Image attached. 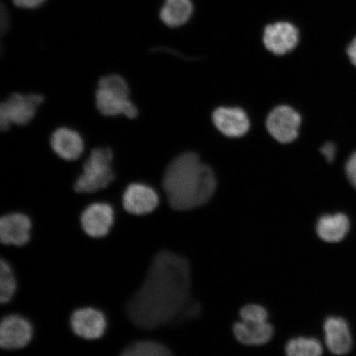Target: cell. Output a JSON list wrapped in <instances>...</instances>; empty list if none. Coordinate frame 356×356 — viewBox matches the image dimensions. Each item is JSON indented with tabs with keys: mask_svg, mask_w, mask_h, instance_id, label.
I'll return each instance as SVG.
<instances>
[{
	"mask_svg": "<svg viewBox=\"0 0 356 356\" xmlns=\"http://www.w3.org/2000/svg\"><path fill=\"white\" fill-rule=\"evenodd\" d=\"M191 287L188 261L172 252H160L141 288L128 302V317L145 330L163 327L185 316L191 302Z\"/></svg>",
	"mask_w": 356,
	"mask_h": 356,
	"instance_id": "6da1fadb",
	"label": "cell"
},
{
	"mask_svg": "<svg viewBox=\"0 0 356 356\" xmlns=\"http://www.w3.org/2000/svg\"><path fill=\"white\" fill-rule=\"evenodd\" d=\"M163 188L168 204L176 211H189L203 206L216 189L211 168L193 152L184 153L172 160L164 172Z\"/></svg>",
	"mask_w": 356,
	"mask_h": 356,
	"instance_id": "7a4b0ae2",
	"label": "cell"
},
{
	"mask_svg": "<svg viewBox=\"0 0 356 356\" xmlns=\"http://www.w3.org/2000/svg\"><path fill=\"white\" fill-rule=\"evenodd\" d=\"M113 160V153L111 149H92L83 164L81 175L74 182V191L77 193L88 194L108 188L115 179L111 168Z\"/></svg>",
	"mask_w": 356,
	"mask_h": 356,
	"instance_id": "3957f363",
	"label": "cell"
},
{
	"mask_svg": "<svg viewBox=\"0 0 356 356\" xmlns=\"http://www.w3.org/2000/svg\"><path fill=\"white\" fill-rule=\"evenodd\" d=\"M44 97L38 93H13L0 104V129L10 130L13 124L26 126L34 118Z\"/></svg>",
	"mask_w": 356,
	"mask_h": 356,
	"instance_id": "277c9868",
	"label": "cell"
},
{
	"mask_svg": "<svg viewBox=\"0 0 356 356\" xmlns=\"http://www.w3.org/2000/svg\"><path fill=\"white\" fill-rule=\"evenodd\" d=\"M300 40L299 29L288 21H277L267 24L262 33L264 47L275 56H284L295 50Z\"/></svg>",
	"mask_w": 356,
	"mask_h": 356,
	"instance_id": "5b68a950",
	"label": "cell"
},
{
	"mask_svg": "<svg viewBox=\"0 0 356 356\" xmlns=\"http://www.w3.org/2000/svg\"><path fill=\"white\" fill-rule=\"evenodd\" d=\"M300 124L299 113L287 106H277L266 120V128L270 135L283 144L291 143L296 139Z\"/></svg>",
	"mask_w": 356,
	"mask_h": 356,
	"instance_id": "8992f818",
	"label": "cell"
},
{
	"mask_svg": "<svg viewBox=\"0 0 356 356\" xmlns=\"http://www.w3.org/2000/svg\"><path fill=\"white\" fill-rule=\"evenodd\" d=\"M32 325L19 315L6 316L0 325V345L6 350L24 348L33 337Z\"/></svg>",
	"mask_w": 356,
	"mask_h": 356,
	"instance_id": "52a82bcc",
	"label": "cell"
},
{
	"mask_svg": "<svg viewBox=\"0 0 356 356\" xmlns=\"http://www.w3.org/2000/svg\"><path fill=\"white\" fill-rule=\"evenodd\" d=\"M80 222L84 232L90 237H105L113 225V209L106 203L91 204L82 213Z\"/></svg>",
	"mask_w": 356,
	"mask_h": 356,
	"instance_id": "ba28073f",
	"label": "cell"
},
{
	"mask_svg": "<svg viewBox=\"0 0 356 356\" xmlns=\"http://www.w3.org/2000/svg\"><path fill=\"white\" fill-rule=\"evenodd\" d=\"M159 202L157 193L150 186L141 184L129 185L122 195L124 210L135 216H145L153 212Z\"/></svg>",
	"mask_w": 356,
	"mask_h": 356,
	"instance_id": "9c48e42d",
	"label": "cell"
},
{
	"mask_svg": "<svg viewBox=\"0 0 356 356\" xmlns=\"http://www.w3.org/2000/svg\"><path fill=\"white\" fill-rule=\"evenodd\" d=\"M325 342L333 355H348L353 347V337L348 323L341 317H329L324 323Z\"/></svg>",
	"mask_w": 356,
	"mask_h": 356,
	"instance_id": "30bf717a",
	"label": "cell"
},
{
	"mask_svg": "<svg viewBox=\"0 0 356 356\" xmlns=\"http://www.w3.org/2000/svg\"><path fill=\"white\" fill-rule=\"evenodd\" d=\"M71 327L76 335L87 340L99 339L106 328L104 314L92 308L75 311L70 318Z\"/></svg>",
	"mask_w": 356,
	"mask_h": 356,
	"instance_id": "8fae6325",
	"label": "cell"
},
{
	"mask_svg": "<svg viewBox=\"0 0 356 356\" xmlns=\"http://www.w3.org/2000/svg\"><path fill=\"white\" fill-rule=\"evenodd\" d=\"M32 222L24 213H12L0 220V239L6 245L22 246L29 241Z\"/></svg>",
	"mask_w": 356,
	"mask_h": 356,
	"instance_id": "7c38bea8",
	"label": "cell"
},
{
	"mask_svg": "<svg viewBox=\"0 0 356 356\" xmlns=\"http://www.w3.org/2000/svg\"><path fill=\"white\" fill-rule=\"evenodd\" d=\"M97 110L105 117H115L122 115L129 119L136 118L139 113L136 106L130 97H124L117 93L97 88L95 93Z\"/></svg>",
	"mask_w": 356,
	"mask_h": 356,
	"instance_id": "4fadbf2b",
	"label": "cell"
},
{
	"mask_svg": "<svg viewBox=\"0 0 356 356\" xmlns=\"http://www.w3.org/2000/svg\"><path fill=\"white\" fill-rule=\"evenodd\" d=\"M213 122L222 135L230 138L244 136L250 127L248 115L240 108H218L213 114Z\"/></svg>",
	"mask_w": 356,
	"mask_h": 356,
	"instance_id": "5bb4252c",
	"label": "cell"
},
{
	"mask_svg": "<svg viewBox=\"0 0 356 356\" xmlns=\"http://www.w3.org/2000/svg\"><path fill=\"white\" fill-rule=\"evenodd\" d=\"M51 147L55 154L66 161H74L82 155L84 144L79 134L69 128L61 127L53 132Z\"/></svg>",
	"mask_w": 356,
	"mask_h": 356,
	"instance_id": "9a60e30c",
	"label": "cell"
},
{
	"mask_svg": "<svg viewBox=\"0 0 356 356\" xmlns=\"http://www.w3.org/2000/svg\"><path fill=\"white\" fill-rule=\"evenodd\" d=\"M193 13V0H164L159 17L168 28L177 29L188 24Z\"/></svg>",
	"mask_w": 356,
	"mask_h": 356,
	"instance_id": "2e32d148",
	"label": "cell"
},
{
	"mask_svg": "<svg viewBox=\"0 0 356 356\" xmlns=\"http://www.w3.org/2000/svg\"><path fill=\"white\" fill-rule=\"evenodd\" d=\"M236 339L246 346H258L268 343L273 337L274 329L268 323L238 322L234 325Z\"/></svg>",
	"mask_w": 356,
	"mask_h": 356,
	"instance_id": "e0dca14e",
	"label": "cell"
},
{
	"mask_svg": "<svg viewBox=\"0 0 356 356\" xmlns=\"http://www.w3.org/2000/svg\"><path fill=\"white\" fill-rule=\"evenodd\" d=\"M350 229L348 217L341 213L322 216L316 227L318 237L328 243L341 242L348 234Z\"/></svg>",
	"mask_w": 356,
	"mask_h": 356,
	"instance_id": "ac0fdd59",
	"label": "cell"
},
{
	"mask_svg": "<svg viewBox=\"0 0 356 356\" xmlns=\"http://www.w3.org/2000/svg\"><path fill=\"white\" fill-rule=\"evenodd\" d=\"M286 353L287 356H322L323 348L315 338L298 337L288 342Z\"/></svg>",
	"mask_w": 356,
	"mask_h": 356,
	"instance_id": "d6986e66",
	"label": "cell"
},
{
	"mask_svg": "<svg viewBox=\"0 0 356 356\" xmlns=\"http://www.w3.org/2000/svg\"><path fill=\"white\" fill-rule=\"evenodd\" d=\"M121 356H173L165 346L154 341H139L124 349Z\"/></svg>",
	"mask_w": 356,
	"mask_h": 356,
	"instance_id": "ffe728a7",
	"label": "cell"
},
{
	"mask_svg": "<svg viewBox=\"0 0 356 356\" xmlns=\"http://www.w3.org/2000/svg\"><path fill=\"white\" fill-rule=\"evenodd\" d=\"M17 282L10 264L3 259L0 262V301L6 304L16 292Z\"/></svg>",
	"mask_w": 356,
	"mask_h": 356,
	"instance_id": "44dd1931",
	"label": "cell"
},
{
	"mask_svg": "<svg viewBox=\"0 0 356 356\" xmlns=\"http://www.w3.org/2000/svg\"><path fill=\"white\" fill-rule=\"evenodd\" d=\"M97 88L106 89V90L117 93V95L124 97L130 96V88H129L126 79L117 74H108L102 77Z\"/></svg>",
	"mask_w": 356,
	"mask_h": 356,
	"instance_id": "7402d4cb",
	"label": "cell"
},
{
	"mask_svg": "<svg viewBox=\"0 0 356 356\" xmlns=\"http://www.w3.org/2000/svg\"><path fill=\"white\" fill-rule=\"evenodd\" d=\"M240 317L243 322L260 323L267 322L268 315L264 307L257 305H248L244 306L240 311Z\"/></svg>",
	"mask_w": 356,
	"mask_h": 356,
	"instance_id": "603a6c76",
	"label": "cell"
},
{
	"mask_svg": "<svg viewBox=\"0 0 356 356\" xmlns=\"http://www.w3.org/2000/svg\"><path fill=\"white\" fill-rule=\"evenodd\" d=\"M47 0H13V4L17 8L24 10H35L41 7Z\"/></svg>",
	"mask_w": 356,
	"mask_h": 356,
	"instance_id": "cb8c5ba5",
	"label": "cell"
},
{
	"mask_svg": "<svg viewBox=\"0 0 356 356\" xmlns=\"http://www.w3.org/2000/svg\"><path fill=\"white\" fill-rule=\"evenodd\" d=\"M346 171L350 184L356 188V152L351 155L348 162H347Z\"/></svg>",
	"mask_w": 356,
	"mask_h": 356,
	"instance_id": "d4e9b609",
	"label": "cell"
},
{
	"mask_svg": "<svg viewBox=\"0 0 356 356\" xmlns=\"http://www.w3.org/2000/svg\"><path fill=\"white\" fill-rule=\"evenodd\" d=\"M322 154L324 156L325 159H327L328 163H332L335 158L336 154V147L332 143H327L325 144L321 149Z\"/></svg>",
	"mask_w": 356,
	"mask_h": 356,
	"instance_id": "484cf974",
	"label": "cell"
},
{
	"mask_svg": "<svg viewBox=\"0 0 356 356\" xmlns=\"http://www.w3.org/2000/svg\"><path fill=\"white\" fill-rule=\"evenodd\" d=\"M347 55H348L351 63L356 67V38L349 44L347 48Z\"/></svg>",
	"mask_w": 356,
	"mask_h": 356,
	"instance_id": "4316f807",
	"label": "cell"
}]
</instances>
